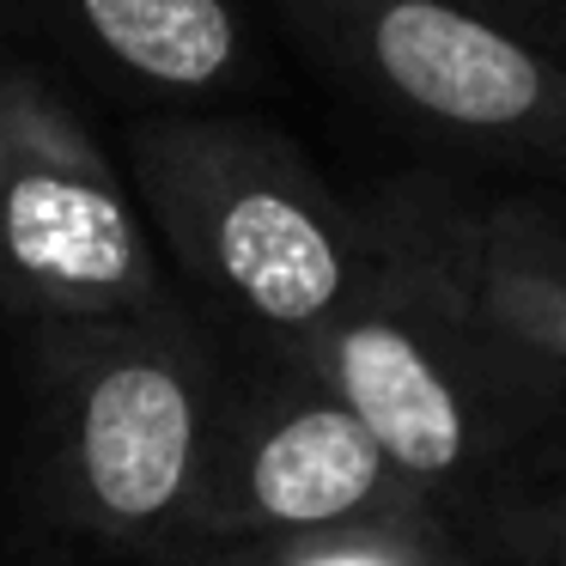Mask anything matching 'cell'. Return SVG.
I'll return each instance as SVG.
<instances>
[{"instance_id":"1","label":"cell","mask_w":566,"mask_h":566,"mask_svg":"<svg viewBox=\"0 0 566 566\" xmlns=\"http://www.w3.org/2000/svg\"><path fill=\"white\" fill-rule=\"evenodd\" d=\"M366 274L347 311L298 347L378 439L396 475L469 530V512L566 415V378L493 323L475 286V196L408 171L359 201Z\"/></svg>"},{"instance_id":"2","label":"cell","mask_w":566,"mask_h":566,"mask_svg":"<svg viewBox=\"0 0 566 566\" xmlns=\"http://www.w3.org/2000/svg\"><path fill=\"white\" fill-rule=\"evenodd\" d=\"M13 359V469L25 524L80 560L147 566L177 542L226 390V335L196 305L74 323L0 347Z\"/></svg>"},{"instance_id":"3","label":"cell","mask_w":566,"mask_h":566,"mask_svg":"<svg viewBox=\"0 0 566 566\" xmlns=\"http://www.w3.org/2000/svg\"><path fill=\"white\" fill-rule=\"evenodd\" d=\"M123 171L184 298L232 347L298 354L366 274V220L298 140L244 111L123 123Z\"/></svg>"},{"instance_id":"4","label":"cell","mask_w":566,"mask_h":566,"mask_svg":"<svg viewBox=\"0 0 566 566\" xmlns=\"http://www.w3.org/2000/svg\"><path fill=\"white\" fill-rule=\"evenodd\" d=\"M184 305L92 104L0 50V347Z\"/></svg>"},{"instance_id":"5","label":"cell","mask_w":566,"mask_h":566,"mask_svg":"<svg viewBox=\"0 0 566 566\" xmlns=\"http://www.w3.org/2000/svg\"><path fill=\"white\" fill-rule=\"evenodd\" d=\"M317 74L457 159L566 177V74L463 0H269Z\"/></svg>"},{"instance_id":"6","label":"cell","mask_w":566,"mask_h":566,"mask_svg":"<svg viewBox=\"0 0 566 566\" xmlns=\"http://www.w3.org/2000/svg\"><path fill=\"white\" fill-rule=\"evenodd\" d=\"M439 512L378 451L359 415L293 354L226 342V390L177 542H262ZM171 548V542H165Z\"/></svg>"},{"instance_id":"7","label":"cell","mask_w":566,"mask_h":566,"mask_svg":"<svg viewBox=\"0 0 566 566\" xmlns=\"http://www.w3.org/2000/svg\"><path fill=\"white\" fill-rule=\"evenodd\" d=\"M0 50L123 123L232 111L262 80L244 0H0Z\"/></svg>"},{"instance_id":"8","label":"cell","mask_w":566,"mask_h":566,"mask_svg":"<svg viewBox=\"0 0 566 566\" xmlns=\"http://www.w3.org/2000/svg\"><path fill=\"white\" fill-rule=\"evenodd\" d=\"M475 286L493 323L566 378V208L475 201Z\"/></svg>"},{"instance_id":"9","label":"cell","mask_w":566,"mask_h":566,"mask_svg":"<svg viewBox=\"0 0 566 566\" xmlns=\"http://www.w3.org/2000/svg\"><path fill=\"white\" fill-rule=\"evenodd\" d=\"M147 566H481L469 530L444 512H402L262 542H171Z\"/></svg>"},{"instance_id":"10","label":"cell","mask_w":566,"mask_h":566,"mask_svg":"<svg viewBox=\"0 0 566 566\" xmlns=\"http://www.w3.org/2000/svg\"><path fill=\"white\" fill-rule=\"evenodd\" d=\"M488 530L500 536L505 566H566V463L536 493L493 505Z\"/></svg>"},{"instance_id":"11","label":"cell","mask_w":566,"mask_h":566,"mask_svg":"<svg viewBox=\"0 0 566 566\" xmlns=\"http://www.w3.org/2000/svg\"><path fill=\"white\" fill-rule=\"evenodd\" d=\"M463 7L493 19L505 38H517L524 50H536L548 67L566 74V0H463Z\"/></svg>"}]
</instances>
